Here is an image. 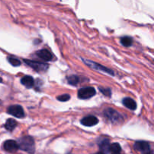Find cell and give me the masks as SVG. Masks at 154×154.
<instances>
[{"instance_id":"6da1fadb","label":"cell","mask_w":154,"mask_h":154,"mask_svg":"<svg viewBox=\"0 0 154 154\" xmlns=\"http://www.w3.org/2000/svg\"><path fill=\"white\" fill-rule=\"evenodd\" d=\"M19 148L24 151L33 154L35 152V143L33 138L30 136H24L18 141Z\"/></svg>"},{"instance_id":"7a4b0ae2","label":"cell","mask_w":154,"mask_h":154,"mask_svg":"<svg viewBox=\"0 0 154 154\" xmlns=\"http://www.w3.org/2000/svg\"><path fill=\"white\" fill-rule=\"evenodd\" d=\"M82 60L84 61V63L88 66V67L91 68V69H95V70L99 71V72H104V73H107L108 74V75H112V76L114 75V72H113V70L105 67V66H102V65L98 64V63L91 61V60H85V59H82Z\"/></svg>"},{"instance_id":"3957f363","label":"cell","mask_w":154,"mask_h":154,"mask_svg":"<svg viewBox=\"0 0 154 154\" xmlns=\"http://www.w3.org/2000/svg\"><path fill=\"white\" fill-rule=\"evenodd\" d=\"M24 63L38 72H44L48 69V65L43 63H40V62L24 60Z\"/></svg>"},{"instance_id":"277c9868","label":"cell","mask_w":154,"mask_h":154,"mask_svg":"<svg viewBox=\"0 0 154 154\" xmlns=\"http://www.w3.org/2000/svg\"><path fill=\"white\" fill-rule=\"evenodd\" d=\"M96 94V91L94 87H87L81 88L78 91V97L81 99H88L93 97Z\"/></svg>"},{"instance_id":"5b68a950","label":"cell","mask_w":154,"mask_h":154,"mask_svg":"<svg viewBox=\"0 0 154 154\" xmlns=\"http://www.w3.org/2000/svg\"><path fill=\"white\" fill-rule=\"evenodd\" d=\"M134 148L136 150L141 153V154H154L153 152L150 150L149 144L146 141H140L135 142Z\"/></svg>"},{"instance_id":"8992f818","label":"cell","mask_w":154,"mask_h":154,"mask_svg":"<svg viewBox=\"0 0 154 154\" xmlns=\"http://www.w3.org/2000/svg\"><path fill=\"white\" fill-rule=\"evenodd\" d=\"M8 113L11 115L14 116L18 118H22L24 117V111L21 105H14L8 107Z\"/></svg>"},{"instance_id":"52a82bcc","label":"cell","mask_w":154,"mask_h":154,"mask_svg":"<svg viewBox=\"0 0 154 154\" xmlns=\"http://www.w3.org/2000/svg\"><path fill=\"white\" fill-rule=\"evenodd\" d=\"M104 114L111 121H119V120H120L122 119L120 114H119L117 111L112 109V108H107V109H106L104 111Z\"/></svg>"},{"instance_id":"ba28073f","label":"cell","mask_w":154,"mask_h":154,"mask_svg":"<svg viewBox=\"0 0 154 154\" xmlns=\"http://www.w3.org/2000/svg\"><path fill=\"white\" fill-rule=\"evenodd\" d=\"M4 149L8 152L14 153L19 149L18 143L14 140H8L4 143Z\"/></svg>"},{"instance_id":"9c48e42d","label":"cell","mask_w":154,"mask_h":154,"mask_svg":"<svg viewBox=\"0 0 154 154\" xmlns=\"http://www.w3.org/2000/svg\"><path fill=\"white\" fill-rule=\"evenodd\" d=\"M81 123L85 126H93L98 123V120L95 116H88L81 120Z\"/></svg>"},{"instance_id":"30bf717a","label":"cell","mask_w":154,"mask_h":154,"mask_svg":"<svg viewBox=\"0 0 154 154\" xmlns=\"http://www.w3.org/2000/svg\"><path fill=\"white\" fill-rule=\"evenodd\" d=\"M36 55L40 59L43 60L44 61H50V60H52V55L46 49H42L40 50V51H38L36 52Z\"/></svg>"},{"instance_id":"8fae6325","label":"cell","mask_w":154,"mask_h":154,"mask_svg":"<svg viewBox=\"0 0 154 154\" xmlns=\"http://www.w3.org/2000/svg\"><path fill=\"white\" fill-rule=\"evenodd\" d=\"M122 104L127 108H128L130 110H132V111H134L137 108V104H136L135 101L134 99H131V98H125V99H123Z\"/></svg>"},{"instance_id":"7c38bea8","label":"cell","mask_w":154,"mask_h":154,"mask_svg":"<svg viewBox=\"0 0 154 154\" xmlns=\"http://www.w3.org/2000/svg\"><path fill=\"white\" fill-rule=\"evenodd\" d=\"M21 82L27 88H31L34 85V80L33 77L29 76V75H25L23 77L21 80Z\"/></svg>"},{"instance_id":"4fadbf2b","label":"cell","mask_w":154,"mask_h":154,"mask_svg":"<svg viewBox=\"0 0 154 154\" xmlns=\"http://www.w3.org/2000/svg\"><path fill=\"white\" fill-rule=\"evenodd\" d=\"M110 141L107 139H104L101 141V142L100 143L99 146L100 148H101V151L103 152V153H110Z\"/></svg>"},{"instance_id":"5bb4252c","label":"cell","mask_w":154,"mask_h":154,"mask_svg":"<svg viewBox=\"0 0 154 154\" xmlns=\"http://www.w3.org/2000/svg\"><path fill=\"white\" fill-rule=\"evenodd\" d=\"M17 125H18V123H17L14 119H8L5 124V128L7 130L12 131L13 129H15Z\"/></svg>"},{"instance_id":"9a60e30c","label":"cell","mask_w":154,"mask_h":154,"mask_svg":"<svg viewBox=\"0 0 154 154\" xmlns=\"http://www.w3.org/2000/svg\"><path fill=\"white\" fill-rule=\"evenodd\" d=\"M121 148L120 144H118V143H113V144H110V154H120Z\"/></svg>"},{"instance_id":"2e32d148","label":"cell","mask_w":154,"mask_h":154,"mask_svg":"<svg viewBox=\"0 0 154 154\" xmlns=\"http://www.w3.org/2000/svg\"><path fill=\"white\" fill-rule=\"evenodd\" d=\"M67 82L69 85L76 86L77 84L79 82V78L76 75H71V76L68 77Z\"/></svg>"},{"instance_id":"e0dca14e","label":"cell","mask_w":154,"mask_h":154,"mask_svg":"<svg viewBox=\"0 0 154 154\" xmlns=\"http://www.w3.org/2000/svg\"><path fill=\"white\" fill-rule=\"evenodd\" d=\"M121 44L125 47H130L132 45V38L128 36H125L121 38Z\"/></svg>"},{"instance_id":"ac0fdd59","label":"cell","mask_w":154,"mask_h":154,"mask_svg":"<svg viewBox=\"0 0 154 154\" xmlns=\"http://www.w3.org/2000/svg\"><path fill=\"white\" fill-rule=\"evenodd\" d=\"M8 60L9 63H11V65H12L13 66H19L21 64V62L18 59L14 58V57H8Z\"/></svg>"},{"instance_id":"d6986e66","label":"cell","mask_w":154,"mask_h":154,"mask_svg":"<svg viewBox=\"0 0 154 154\" xmlns=\"http://www.w3.org/2000/svg\"><path fill=\"white\" fill-rule=\"evenodd\" d=\"M69 99H70V96L68 94L61 95V96H59L57 97V100L60 101V102H66V101L69 100Z\"/></svg>"},{"instance_id":"ffe728a7","label":"cell","mask_w":154,"mask_h":154,"mask_svg":"<svg viewBox=\"0 0 154 154\" xmlns=\"http://www.w3.org/2000/svg\"><path fill=\"white\" fill-rule=\"evenodd\" d=\"M99 90L104 95V96H110V95H111V91H110V89H104V88H101V87H99Z\"/></svg>"},{"instance_id":"44dd1931","label":"cell","mask_w":154,"mask_h":154,"mask_svg":"<svg viewBox=\"0 0 154 154\" xmlns=\"http://www.w3.org/2000/svg\"><path fill=\"white\" fill-rule=\"evenodd\" d=\"M95 154H104V153H95Z\"/></svg>"},{"instance_id":"7402d4cb","label":"cell","mask_w":154,"mask_h":154,"mask_svg":"<svg viewBox=\"0 0 154 154\" xmlns=\"http://www.w3.org/2000/svg\"><path fill=\"white\" fill-rule=\"evenodd\" d=\"M2 78H0V82H2Z\"/></svg>"},{"instance_id":"603a6c76","label":"cell","mask_w":154,"mask_h":154,"mask_svg":"<svg viewBox=\"0 0 154 154\" xmlns=\"http://www.w3.org/2000/svg\"><path fill=\"white\" fill-rule=\"evenodd\" d=\"M1 104H2V101L0 100V105H1Z\"/></svg>"}]
</instances>
